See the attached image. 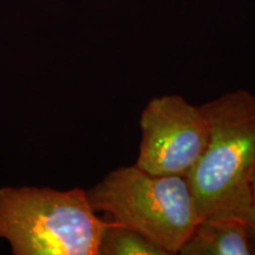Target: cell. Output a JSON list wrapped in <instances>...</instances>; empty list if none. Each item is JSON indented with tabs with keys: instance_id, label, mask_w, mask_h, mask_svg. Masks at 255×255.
I'll use <instances>...</instances> for the list:
<instances>
[{
	"instance_id": "2",
	"label": "cell",
	"mask_w": 255,
	"mask_h": 255,
	"mask_svg": "<svg viewBox=\"0 0 255 255\" xmlns=\"http://www.w3.org/2000/svg\"><path fill=\"white\" fill-rule=\"evenodd\" d=\"M108 225L79 188L0 189V238L15 255H98Z\"/></svg>"
},
{
	"instance_id": "5",
	"label": "cell",
	"mask_w": 255,
	"mask_h": 255,
	"mask_svg": "<svg viewBox=\"0 0 255 255\" xmlns=\"http://www.w3.org/2000/svg\"><path fill=\"white\" fill-rule=\"evenodd\" d=\"M177 254L252 255L250 225L233 219L200 220Z\"/></svg>"
},
{
	"instance_id": "4",
	"label": "cell",
	"mask_w": 255,
	"mask_h": 255,
	"mask_svg": "<svg viewBox=\"0 0 255 255\" xmlns=\"http://www.w3.org/2000/svg\"><path fill=\"white\" fill-rule=\"evenodd\" d=\"M141 144L136 165L156 175H183L193 170L209 138L201 107L178 95L151 98L139 119Z\"/></svg>"
},
{
	"instance_id": "1",
	"label": "cell",
	"mask_w": 255,
	"mask_h": 255,
	"mask_svg": "<svg viewBox=\"0 0 255 255\" xmlns=\"http://www.w3.org/2000/svg\"><path fill=\"white\" fill-rule=\"evenodd\" d=\"M209 127L202 156L187 175L199 221L239 220L253 226L252 176L255 169V95L226 92L201 105Z\"/></svg>"
},
{
	"instance_id": "6",
	"label": "cell",
	"mask_w": 255,
	"mask_h": 255,
	"mask_svg": "<svg viewBox=\"0 0 255 255\" xmlns=\"http://www.w3.org/2000/svg\"><path fill=\"white\" fill-rule=\"evenodd\" d=\"M98 255H168L142 234L110 221L102 237Z\"/></svg>"
},
{
	"instance_id": "7",
	"label": "cell",
	"mask_w": 255,
	"mask_h": 255,
	"mask_svg": "<svg viewBox=\"0 0 255 255\" xmlns=\"http://www.w3.org/2000/svg\"><path fill=\"white\" fill-rule=\"evenodd\" d=\"M252 210H253V226H250V244L252 254H255V169L252 176Z\"/></svg>"
},
{
	"instance_id": "3",
	"label": "cell",
	"mask_w": 255,
	"mask_h": 255,
	"mask_svg": "<svg viewBox=\"0 0 255 255\" xmlns=\"http://www.w3.org/2000/svg\"><path fill=\"white\" fill-rule=\"evenodd\" d=\"M95 212L135 231L165 251L177 254L199 214L187 176L156 175L136 164L110 171L87 191Z\"/></svg>"
}]
</instances>
